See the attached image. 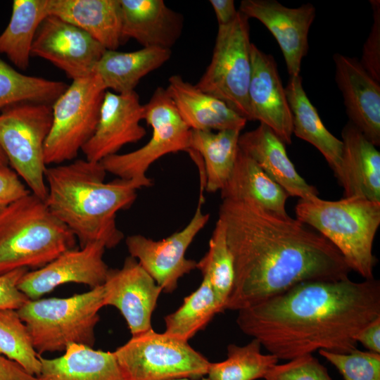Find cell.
Instances as JSON below:
<instances>
[{
    "label": "cell",
    "mask_w": 380,
    "mask_h": 380,
    "mask_svg": "<svg viewBox=\"0 0 380 380\" xmlns=\"http://www.w3.org/2000/svg\"><path fill=\"white\" fill-rule=\"evenodd\" d=\"M251 44L248 18L238 11L233 22L218 26L210 63L196 84L247 121H251L248 100Z\"/></svg>",
    "instance_id": "30bf717a"
},
{
    "label": "cell",
    "mask_w": 380,
    "mask_h": 380,
    "mask_svg": "<svg viewBox=\"0 0 380 380\" xmlns=\"http://www.w3.org/2000/svg\"><path fill=\"white\" fill-rule=\"evenodd\" d=\"M248 100L251 121L270 127L285 144H291L292 118L285 88L273 56L251 44Z\"/></svg>",
    "instance_id": "ac0fdd59"
},
{
    "label": "cell",
    "mask_w": 380,
    "mask_h": 380,
    "mask_svg": "<svg viewBox=\"0 0 380 380\" xmlns=\"http://www.w3.org/2000/svg\"><path fill=\"white\" fill-rule=\"evenodd\" d=\"M144 112L135 91L127 94L106 91L96 130L82 148L85 158L101 162L124 146L141 140L146 134L140 125Z\"/></svg>",
    "instance_id": "e0dca14e"
},
{
    "label": "cell",
    "mask_w": 380,
    "mask_h": 380,
    "mask_svg": "<svg viewBox=\"0 0 380 380\" xmlns=\"http://www.w3.org/2000/svg\"><path fill=\"white\" fill-rule=\"evenodd\" d=\"M0 355L18 363L32 375L38 376L40 374V355L17 310L0 309Z\"/></svg>",
    "instance_id": "e575fe53"
},
{
    "label": "cell",
    "mask_w": 380,
    "mask_h": 380,
    "mask_svg": "<svg viewBox=\"0 0 380 380\" xmlns=\"http://www.w3.org/2000/svg\"><path fill=\"white\" fill-rule=\"evenodd\" d=\"M113 353L125 380L195 379L207 375L210 363L189 341L153 328Z\"/></svg>",
    "instance_id": "52a82bcc"
},
{
    "label": "cell",
    "mask_w": 380,
    "mask_h": 380,
    "mask_svg": "<svg viewBox=\"0 0 380 380\" xmlns=\"http://www.w3.org/2000/svg\"><path fill=\"white\" fill-rule=\"evenodd\" d=\"M72 232L32 193L0 212V274L40 268L75 248Z\"/></svg>",
    "instance_id": "277c9868"
},
{
    "label": "cell",
    "mask_w": 380,
    "mask_h": 380,
    "mask_svg": "<svg viewBox=\"0 0 380 380\" xmlns=\"http://www.w3.org/2000/svg\"><path fill=\"white\" fill-rule=\"evenodd\" d=\"M106 91L94 73L72 80L53 103L52 123L44 150L46 166L75 159L96 130Z\"/></svg>",
    "instance_id": "ba28073f"
},
{
    "label": "cell",
    "mask_w": 380,
    "mask_h": 380,
    "mask_svg": "<svg viewBox=\"0 0 380 380\" xmlns=\"http://www.w3.org/2000/svg\"><path fill=\"white\" fill-rule=\"evenodd\" d=\"M239 12L260 21L272 33L283 53L290 77L300 75L308 49V33L316 16L310 3L286 7L275 0H243Z\"/></svg>",
    "instance_id": "2e32d148"
},
{
    "label": "cell",
    "mask_w": 380,
    "mask_h": 380,
    "mask_svg": "<svg viewBox=\"0 0 380 380\" xmlns=\"http://www.w3.org/2000/svg\"><path fill=\"white\" fill-rule=\"evenodd\" d=\"M30 191L8 165H0V212Z\"/></svg>",
    "instance_id": "ab89813d"
},
{
    "label": "cell",
    "mask_w": 380,
    "mask_h": 380,
    "mask_svg": "<svg viewBox=\"0 0 380 380\" xmlns=\"http://www.w3.org/2000/svg\"><path fill=\"white\" fill-rule=\"evenodd\" d=\"M102 286L104 305L120 311L132 336L152 329V314L163 289L135 258L129 256L122 267L109 268Z\"/></svg>",
    "instance_id": "5bb4252c"
},
{
    "label": "cell",
    "mask_w": 380,
    "mask_h": 380,
    "mask_svg": "<svg viewBox=\"0 0 380 380\" xmlns=\"http://www.w3.org/2000/svg\"><path fill=\"white\" fill-rule=\"evenodd\" d=\"M172 380H195V379H189V378H180V379H175ZM200 380H209V379L208 377H202V379H201Z\"/></svg>",
    "instance_id": "f6af8a7d"
},
{
    "label": "cell",
    "mask_w": 380,
    "mask_h": 380,
    "mask_svg": "<svg viewBox=\"0 0 380 380\" xmlns=\"http://www.w3.org/2000/svg\"><path fill=\"white\" fill-rule=\"evenodd\" d=\"M52 123L51 104L22 103L0 113V148L31 193L45 200L44 144Z\"/></svg>",
    "instance_id": "9c48e42d"
},
{
    "label": "cell",
    "mask_w": 380,
    "mask_h": 380,
    "mask_svg": "<svg viewBox=\"0 0 380 380\" xmlns=\"http://www.w3.org/2000/svg\"><path fill=\"white\" fill-rule=\"evenodd\" d=\"M49 13L80 28L106 50L122 44L120 0H49Z\"/></svg>",
    "instance_id": "cb8c5ba5"
},
{
    "label": "cell",
    "mask_w": 380,
    "mask_h": 380,
    "mask_svg": "<svg viewBox=\"0 0 380 380\" xmlns=\"http://www.w3.org/2000/svg\"><path fill=\"white\" fill-rule=\"evenodd\" d=\"M238 312L241 331L279 360L321 350L348 353L357 349V334L380 317V283L304 281Z\"/></svg>",
    "instance_id": "7a4b0ae2"
},
{
    "label": "cell",
    "mask_w": 380,
    "mask_h": 380,
    "mask_svg": "<svg viewBox=\"0 0 380 380\" xmlns=\"http://www.w3.org/2000/svg\"><path fill=\"white\" fill-rule=\"evenodd\" d=\"M105 249L103 243L96 241L68 250L46 265L25 272L18 288L30 300H36L67 283L91 289L102 286L109 269L103 258Z\"/></svg>",
    "instance_id": "9a60e30c"
},
{
    "label": "cell",
    "mask_w": 380,
    "mask_h": 380,
    "mask_svg": "<svg viewBox=\"0 0 380 380\" xmlns=\"http://www.w3.org/2000/svg\"><path fill=\"white\" fill-rule=\"evenodd\" d=\"M285 91L291 113L293 134L311 144L323 155L338 182L341 177L342 141L323 124L303 89L300 75L290 77Z\"/></svg>",
    "instance_id": "d4e9b609"
},
{
    "label": "cell",
    "mask_w": 380,
    "mask_h": 380,
    "mask_svg": "<svg viewBox=\"0 0 380 380\" xmlns=\"http://www.w3.org/2000/svg\"><path fill=\"white\" fill-rule=\"evenodd\" d=\"M144 120L152 128L148 142L133 151L109 156L101 163L106 172L148 187L152 184L146 176L149 167L168 153L186 152L190 148L191 129L182 120L163 87L155 90L144 105Z\"/></svg>",
    "instance_id": "8fae6325"
},
{
    "label": "cell",
    "mask_w": 380,
    "mask_h": 380,
    "mask_svg": "<svg viewBox=\"0 0 380 380\" xmlns=\"http://www.w3.org/2000/svg\"><path fill=\"white\" fill-rule=\"evenodd\" d=\"M0 380H39L18 363L0 355Z\"/></svg>",
    "instance_id": "b9f144b4"
},
{
    "label": "cell",
    "mask_w": 380,
    "mask_h": 380,
    "mask_svg": "<svg viewBox=\"0 0 380 380\" xmlns=\"http://www.w3.org/2000/svg\"><path fill=\"white\" fill-rule=\"evenodd\" d=\"M355 340L368 351L380 354V317L365 326L357 334Z\"/></svg>",
    "instance_id": "60d3db41"
},
{
    "label": "cell",
    "mask_w": 380,
    "mask_h": 380,
    "mask_svg": "<svg viewBox=\"0 0 380 380\" xmlns=\"http://www.w3.org/2000/svg\"><path fill=\"white\" fill-rule=\"evenodd\" d=\"M224 311L208 279L203 277L199 286L184 298L180 307L164 317L165 332L189 341L216 314Z\"/></svg>",
    "instance_id": "4dcf8cb0"
},
{
    "label": "cell",
    "mask_w": 380,
    "mask_h": 380,
    "mask_svg": "<svg viewBox=\"0 0 380 380\" xmlns=\"http://www.w3.org/2000/svg\"><path fill=\"white\" fill-rule=\"evenodd\" d=\"M218 215L234 266L225 310L251 307L301 282L348 277L351 270L336 248L296 218L251 201L222 200Z\"/></svg>",
    "instance_id": "6da1fadb"
},
{
    "label": "cell",
    "mask_w": 380,
    "mask_h": 380,
    "mask_svg": "<svg viewBox=\"0 0 380 380\" xmlns=\"http://www.w3.org/2000/svg\"><path fill=\"white\" fill-rule=\"evenodd\" d=\"M28 270L18 268L0 274V309L18 310L29 298L18 288V284Z\"/></svg>",
    "instance_id": "f35d334b"
},
{
    "label": "cell",
    "mask_w": 380,
    "mask_h": 380,
    "mask_svg": "<svg viewBox=\"0 0 380 380\" xmlns=\"http://www.w3.org/2000/svg\"><path fill=\"white\" fill-rule=\"evenodd\" d=\"M203 277L208 279L215 294L225 310V305L233 287L234 280V259L229 248L226 228L218 218L211 238L208 251L197 262Z\"/></svg>",
    "instance_id": "836d02e7"
},
{
    "label": "cell",
    "mask_w": 380,
    "mask_h": 380,
    "mask_svg": "<svg viewBox=\"0 0 380 380\" xmlns=\"http://www.w3.org/2000/svg\"><path fill=\"white\" fill-rule=\"evenodd\" d=\"M68 85L62 81L24 75L0 59V109L22 103H53Z\"/></svg>",
    "instance_id": "1f68e13d"
},
{
    "label": "cell",
    "mask_w": 380,
    "mask_h": 380,
    "mask_svg": "<svg viewBox=\"0 0 380 380\" xmlns=\"http://www.w3.org/2000/svg\"><path fill=\"white\" fill-rule=\"evenodd\" d=\"M103 306V289L100 286L66 298L29 299L17 312L41 355L65 351L73 343L93 347Z\"/></svg>",
    "instance_id": "8992f818"
},
{
    "label": "cell",
    "mask_w": 380,
    "mask_h": 380,
    "mask_svg": "<svg viewBox=\"0 0 380 380\" xmlns=\"http://www.w3.org/2000/svg\"><path fill=\"white\" fill-rule=\"evenodd\" d=\"M120 4L122 43L133 39L143 48L170 49L180 37L183 17L164 1L120 0Z\"/></svg>",
    "instance_id": "ffe728a7"
},
{
    "label": "cell",
    "mask_w": 380,
    "mask_h": 380,
    "mask_svg": "<svg viewBox=\"0 0 380 380\" xmlns=\"http://www.w3.org/2000/svg\"><path fill=\"white\" fill-rule=\"evenodd\" d=\"M336 82L343 98L349 121L374 146L380 145V84L360 61L336 53Z\"/></svg>",
    "instance_id": "d6986e66"
},
{
    "label": "cell",
    "mask_w": 380,
    "mask_h": 380,
    "mask_svg": "<svg viewBox=\"0 0 380 380\" xmlns=\"http://www.w3.org/2000/svg\"><path fill=\"white\" fill-rule=\"evenodd\" d=\"M240 130H191L190 148L201 156L205 172V191H221L233 170Z\"/></svg>",
    "instance_id": "f1b7e54d"
},
{
    "label": "cell",
    "mask_w": 380,
    "mask_h": 380,
    "mask_svg": "<svg viewBox=\"0 0 380 380\" xmlns=\"http://www.w3.org/2000/svg\"><path fill=\"white\" fill-rule=\"evenodd\" d=\"M343 154L338 184L343 197L360 196L380 202V153L350 121L341 132Z\"/></svg>",
    "instance_id": "603a6c76"
},
{
    "label": "cell",
    "mask_w": 380,
    "mask_h": 380,
    "mask_svg": "<svg viewBox=\"0 0 380 380\" xmlns=\"http://www.w3.org/2000/svg\"><path fill=\"white\" fill-rule=\"evenodd\" d=\"M171 50L147 47L132 52L106 50L95 68L106 89L117 94L135 91L139 81L165 64Z\"/></svg>",
    "instance_id": "83f0119b"
},
{
    "label": "cell",
    "mask_w": 380,
    "mask_h": 380,
    "mask_svg": "<svg viewBox=\"0 0 380 380\" xmlns=\"http://www.w3.org/2000/svg\"><path fill=\"white\" fill-rule=\"evenodd\" d=\"M101 162L76 159L46 167L45 199L52 213L75 235L80 248L99 241L106 248L123 239L116 215L128 208L144 186L134 180L105 182Z\"/></svg>",
    "instance_id": "3957f363"
},
{
    "label": "cell",
    "mask_w": 380,
    "mask_h": 380,
    "mask_svg": "<svg viewBox=\"0 0 380 380\" xmlns=\"http://www.w3.org/2000/svg\"><path fill=\"white\" fill-rule=\"evenodd\" d=\"M261 344L255 338L239 346L229 344L227 357L218 362H210L207 373L209 380H256L263 379L279 359L261 352Z\"/></svg>",
    "instance_id": "d6a6232c"
},
{
    "label": "cell",
    "mask_w": 380,
    "mask_h": 380,
    "mask_svg": "<svg viewBox=\"0 0 380 380\" xmlns=\"http://www.w3.org/2000/svg\"><path fill=\"white\" fill-rule=\"evenodd\" d=\"M197 167L200 180L198 202L189 223L182 229L161 240L156 241L141 234L130 235L125 240L129 256L138 261L165 293H172L181 277L197 269V262L186 258V252L210 218L209 214L203 212L204 169L201 164Z\"/></svg>",
    "instance_id": "7c38bea8"
},
{
    "label": "cell",
    "mask_w": 380,
    "mask_h": 380,
    "mask_svg": "<svg viewBox=\"0 0 380 380\" xmlns=\"http://www.w3.org/2000/svg\"><path fill=\"white\" fill-rule=\"evenodd\" d=\"M0 165H8V160L0 148Z\"/></svg>",
    "instance_id": "ee69618b"
},
{
    "label": "cell",
    "mask_w": 380,
    "mask_h": 380,
    "mask_svg": "<svg viewBox=\"0 0 380 380\" xmlns=\"http://www.w3.org/2000/svg\"><path fill=\"white\" fill-rule=\"evenodd\" d=\"M184 123L196 131H241L248 122L224 101L185 81L172 75L165 88Z\"/></svg>",
    "instance_id": "7402d4cb"
},
{
    "label": "cell",
    "mask_w": 380,
    "mask_h": 380,
    "mask_svg": "<svg viewBox=\"0 0 380 380\" xmlns=\"http://www.w3.org/2000/svg\"><path fill=\"white\" fill-rule=\"evenodd\" d=\"M54 358L39 356V380H125L113 352L70 344Z\"/></svg>",
    "instance_id": "484cf974"
},
{
    "label": "cell",
    "mask_w": 380,
    "mask_h": 380,
    "mask_svg": "<svg viewBox=\"0 0 380 380\" xmlns=\"http://www.w3.org/2000/svg\"><path fill=\"white\" fill-rule=\"evenodd\" d=\"M373 24L364 44L361 60L359 61L366 72L380 82V1L371 0Z\"/></svg>",
    "instance_id": "74e56055"
},
{
    "label": "cell",
    "mask_w": 380,
    "mask_h": 380,
    "mask_svg": "<svg viewBox=\"0 0 380 380\" xmlns=\"http://www.w3.org/2000/svg\"><path fill=\"white\" fill-rule=\"evenodd\" d=\"M344 380H380V354L355 349L348 353L319 350Z\"/></svg>",
    "instance_id": "d590c367"
},
{
    "label": "cell",
    "mask_w": 380,
    "mask_h": 380,
    "mask_svg": "<svg viewBox=\"0 0 380 380\" xmlns=\"http://www.w3.org/2000/svg\"><path fill=\"white\" fill-rule=\"evenodd\" d=\"M106 51L80 28L49 15L39 27L31 56L49 61L75 80L94 74L95 68Z\"/></svg>",
    "instance_id": "4fadbf2b"
},
{
    "label": "cell",
    "mask_w": 380,
    "mask_h": 380,
    "mask_svg": "<svg viewBox=\"0 0 380 380\" xmlns=\"http://www.w3.org/2000/svg\"><path fill=\"white\" fill-rule=\"evenodd\" d=\"M49 15V0H14L10 21L0 34V53L26 70L37 32Z\"/></svg>",
    "instance_id": "f546056e"
},
{
    "label": "cell",
    "mask_w": 380,
    "mask_h": 380,
    "mask_svg": "<svg viewBox=\"0 0 380 380\" xmlns=\"http://www.w3.org/2000/svg\"><path fill=\"white\" fill-rule=\"evenodd\" d=\"M265 380H332L327 369L312 354H307L274 365Z\"/></svg>",
    "instance_id": "8d00e7d4"
},
{
    "label": "cell",
    "mask_w": 380,
    "mask_h": 380,
    "mask_svg": "<svg viewBox=\"0 0 380 380\" xmlns=\"http://www.w3.org/2000/svg\"><path fill=\"white\" fill-rule=\"evenodd\" d=\"M220 193L222 200L251 201L278 215L289 216L286 202L289 196L239 147L233 170Z\"/></svg>",
    "instance_id": "4316f807"
},
{
    "label": "cell",
    "mask_w": 380,
    "mask_h": 380,
    "mask_svg": "<svg viewBox=\"0 0 380 380\" xmlns=\"http://www.w3.org/2000/svg\"><path fill=\"white\" fill-rule=\"evenodd\" d=\"M296 219L331 242L350 269L365 279H373L376 258L373 242L380 225V202L353 196L327 201L318 196L299 199Z\"/></svg>",
    "instance_id": "5b68a950"
},
{
    "label": "cell",
    "mask_w": 380,
    "mask_h": 380,
    "mask_svg": "<svg viewBox=\"0 0 380 380\" xmlns=\"http://www.w3.org/2000/svg\"><path fill=\"white\" fill-rule=\"evenodd\" d=\"M218 23V26L229 25L236 18L238 10L233 0H210Z\"/></svg>",
    "instance_id": "7bdbcfd3"
},
{
    "label": "cell",
    "mask_w": 380,
    "mask_h": 380,
    "mask_svg": "<svg viewBox=\"0 0 380 380\" xmlns=\"http://www.w3.org/2000/svg\"><path fill=\"white\" fill-rule=\"evenodd\" d=\"M239 147L289 196L308 199L318 196L317 189L297 172L284 141L267 126L260 123L255 129L241 134Z\"/></svg>",
    "instance_id": "44dd1931"
}]
</instances>
